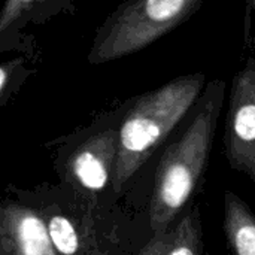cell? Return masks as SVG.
I'll use <instances>...</instances> for the list:
<instances>
[{
	"mask_svg": "<svg viewBox=\"0 0 255 255\" xmlns=\"http://www.w3.org/2000/svg\"><path fill=\"white\" fill-rule=\"evenodd\" d=\"M7 79H9V69L6 66H0V94L7 85Z\"/></svg>",
	"mask_w": 255,
	"mask_h": 255,
	"instance_id": "obj_11",
	"label": "cell"
},
{
	"mask_svg": "<svg viewBox=\"0 0 255 255\" xmlns=\"http://www.w3.org/2000/svg\"><path fill=\"white\" fill-rule=\"evenodd\" d=\"M226 154L235 170L245 173L255 187V60L233 81L226 123Z\"/></svg>",
	"mask_w": 255,
	"mask_h": 255,
	"instance_id": "obj_4",
	"label": "cell"
},
{
	"mask_svg": "<svg viewBox=\"0 0 255 255\" xmlns=\"http://www.w3.org/2000/svg\"><path fill=\"white\" fill-rule=\"evenodd\" d=\"M223 91V82L211 84L193 121L181 137L166 149L158 164L149 205V226L154 235L170 229L196 191L209 160Z\"/></svg>",
	"mask_w": 255,
	"mask_h": 255,
	"instance_id": "obj_1",
	"label": "cell"
},
{
	"mask_svg": "<svg viewBox=\"0 0 255 255\" xmlns=\"http://www.w3.org/2000/svg\"><path fill=\"white\" fill-rule=\"evenodd\" d=\"M202 6L200 0H137L124 3L100 31L90 63L117 60L146 48Z\"/></svg>",
	"mask_w": 255,
	"mask_h": 255,
	"instance_id": "obj_3",
	"label": "cell"
},
{
	"mask_svg": "<svg viewBox=\"0 0 255 255\" xmlns=\"http://www.w3.org/2000/svg\"><path fill=\"white\" fill-rule=\"evenodd\" d=\"M0 255H58L51 245L46 223L33 209L0 202Z\"/></svg>",
	"mask_w": 255,
	"mask_h": 255,
	"instance_id": "obj_5",
	"label": "cell"
},
{
	"mask_svg": "<svg viewBox=\"0 0 255 255\" xmlns=\"http://www.w3.org/2000/svg\"><path fill=\"white\" fill-rule=\"evenodd\" d=\"M46 232L57 254L72 255L79 248V238L75 226L64 215H54L46 224Z\"/></svg>",
	"mask_w": 255,
	"mask_h": 255,
	"instance_id": "obj_9",
	"label": "cell"
},
{
	"mask_svg": "<svg viewBox=\"0 0 255 255\" xmlns=\"http://www.w3.org/2000/svg\"><path fill=\"white\" fill-rule=\"evenodd\" d=\"M203 85L205 75L191 73L143 94L133 105L118 131V152L112 173L115 191L131 179L193 108Z\"/></svg>",
	"mask_w": 255,
	"mask_h": 255,
	"instance_id": "obj_2",
	"label": "cell"
},
{
	"mask_svg": "<svg viewBox=\"0 0 255 255\" xmlns=\"http://www.w3.org/2000/svg\"><path fill=\"white\" fill-rule=\"evenodd\" d=\"M250 6H253V7L255 9V1H251V3H250Z\"/></svg>",
	"mask_w": 255,
	"mask_h": 255,
	"instance_id": "obj_12",
	"label": "cell"
},
{
	"mask_svg": "<svg viewBox=\"0 0 255 255\" xmlns=\"http://www.w3.org/2000/svg\"><path fill=\"white\" fill-rule=\"evenodd\" d=\"M117 152L118 131L105 130L93 134L75 149L69 161V169L81 187L100 191L112 181Z\"/></svg>",
	"mask_w": 255,
	"mask_h": 255,
	"instance_id": "obj_6",
	"label": "cell"
},
{
	"mask_svg": "<svg viewBox=\"0 0 255 255\" xmlns=\"http://www.w3.org/2000/svg\"><path fill=\"white\" fill-rule=\"evenodd\" d=\"M224 233L230 255H255V215L230 191L224 196Z\"/></svg>",
	"mask_w": 255,
	"mask_h": 255,
	"instance_id": "obj_8",
	"label": "cell"
},
{
	"mask_svg": "<svg viewBox=\"0 0 255 255\" xmlns=\"http://www.w3.org/2000/svg\"><path fill=\"white\" fill-rule=\"evenodd\" d=\"M199 208H193L175 227L154 238L139 255H200L203 248Z\"/></svg>",
	"mask_w": 255,
	"mask_h": 255,
	"instance_id": "obj_7",
	"label": "cell"
},
{
	"mask_svg": "<svg viewBox=\"0 0 255 255\" xmlns=\"http://www.w3.org/2000/svg\"><path fill=\"white\" fill-rule=\"evenodd\" d=\"M39 3L31 0H9L4 3L0 13V33L7 28L16 18H19L24 12L36 7Z\"/></svg>",
	"mask_w": 255,
	"mask_h": 255,
	"instance_id": "obj_10",
	"label": "cell"
}]
</instances>
